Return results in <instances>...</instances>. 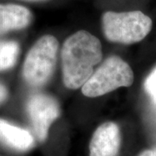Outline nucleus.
Segmentation results:
<instances>
[{"mask_svg": "<svg viewBox=\"0 0 156 156\" xmlns=\"http://www.w3.org/2000/svg\"><path fill=\"white\" fill-rule=\"evenodd\" d=\"M134 80V72L128 62L113 56L93 72L82 86V92L87 97H97L122 87H130Z\"/></svg>", "mask_w": 156, "mask_h": 156, "instance_id": "obj_3", "label": "nucleus"}, {"mask_svg": "<svg viewBox=\"0 0 156 156\" xmlns=\"http://www.w3.org/2000/svg\"><path fill=\"white\" fill-rule=\"evenodd\" d=\"M58 42L53 36L39 38L29 50L23 65V77L30 86L46 83L53 75L56 63Z\"/></svg>", "mask_w": 156, "mask_h": 156, "instance_id": "obj_4", "label": "nucleus"}, {"mask_svg": "<svg viewBox=\"0 0 156 156\" xmlns=\"http://www.w3.org/2000/svg\"><path fill=\"white\" fill-rule=\"evenodd\" d=\"M121 133L112 122L99 126L89 144V156H117L121 147Z\"/></svg>", "mask_w": 156, "mask_h": 156, "instance_id": "obj_6", "label": "nucleus"}, {"mask_svg": "<svg viewBox=\"0 0 156 156\" xmlns=\"http://www.w3.org/2000/svg\"><path fill=\"white\" fill-rule=\"evenodd\" d=\"M26 1H43V0H26Z\"/></svg>", "mask_w": 156, "mask_h": 156, "instance_id": "obj_13", "label": "nucleus"}, {"mask_svg": "<svg viewBox=\"0 0 156 156\" xmlns=\"http://www.w3.org/2000/svg\"><path fill=\"white\" fill-rule=\"evenodd\" d=\"M20 52L17 42H0V71H5L15 66Z\"/></svg>", "mask_w": 156, "mask_h": 156, "instance_id": "obj_9", "label": "nucleus"}, {"mask_svg": "<svg viewBox=\"0 0 156 156\" xmlns=\"http://www.w3.org/2000/svg\"><path fill=\"white\" fill-rule=\"evenodd\" d=\"M26 110L37 138L44 141L51 124L60 116L57 101L48 95L34 94L29 97Z\"/></svg>", "mask_w": 156, "mask_h": 156, "instance_id": "obj_5", "label": "nucleus"}, {"mask_svg": "<svg viewBox=\"0 0 156 156\" xmlns=\"http://www.w3.org/2000/svg\"><path fill=\"white\" fill-rule=\"evenodd\" d=\"M103 33L114 43L132 44L140 42L149 34L152 19L140 11H107L101 17Z\"/></svg>", "mask_w": 156, "mask_h": 156, "instance_id": "obj_2", "label": "nucleus"}, {"mask_svg": "<svg viewBox=\"0 0 156 156\" xmlns=\"http://www.w3.org/2000/svg\"><path fill=\"white\" fill-rule=\"evenodd\" d=\"M0 144L17 152H26L34 147L35 140L28 130L0 118Z\"/></svg>", "mask_w": 156, "mask_h": 156, "instance_id": "obj_7", "label": "nucleus"}, {"mask_svg": "<svg viewBox=\"0 0 156 156\" xmlns=\"http://www.w3.org/2000/svg\"><path fill=\"white\" fill-rule=\"evenodd\" d=\"M62 81L69 89L82 87L101 61L102 51L99 39L86 30L69 37L61 52Z\"/></svg>", "mask_w": 156, "mask_h": 156, "instance_id": "obj_1", "label": "nucleus"}, {"mask_svg": "<svg viewBox=\"0 0 156 156\" xmlns=\"http://www.w3.org/2000/svg\"><path fill=\"white\" fill-rule=\"evenodd\" d=\"M144 88L147 94L152 97V99L156 103V67L149 74V76L146 79Z\"/></svg>", "mask_w": 156, "mask_h": 156, "instance_id": "obj_10", "label": "nucleus"}, {"mask_svg": "<svg viewBox=\"0 0 156 156\" xmlns=\"http://www.w3.org/2000/svg\"><path fill=\"white\" fill-rule=\"evenodd\" d=\"M32 20L28 8L16 4H0V35L26 28Z\"/></svg>", "mask_w": 156, "mask_h": 156, "instance_id": "obj_8", "label": "nucleus"}, {"mask_svg": "<svg viewBox=\"0 0 156 156\" xmlns=\"http://www.w3.org/2000/svg\"><path fill=\"white\" fill-rule=\"evenodd\" d=\"M138 156H156V147L143 151Z\"/></svg>", "mask_w": 156, "mask_h": 156, "instance_id": "obj_12", "label": "nucleus"}, {"mask_svg": "<svg viewBox=\"0 0 156 156\" xmlns=\"http://www.w3.org/2000/svg\"><path fill=\"white\" fill-rule=\"evenodd\" d=\"M8 97V90L4 84L0 83V104L5 101Z\"/></svg>", "mask_w": 156, "mask_h": 156, "instance_id": "obj_11", "label": "nucleus"}]
</instances>
